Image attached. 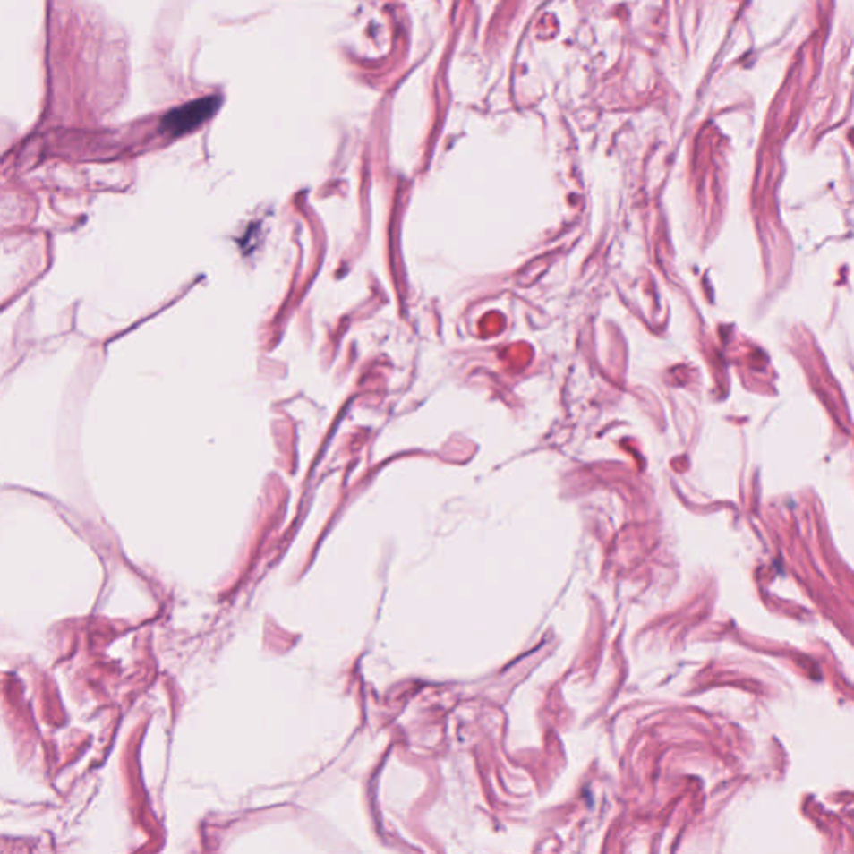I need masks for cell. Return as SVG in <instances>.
<instances>
[{"instance_id": "1", "label": "cell", "mask_w": 854, "mask_h": 854, "mask_svg": "<svg viewBox=\"0 0 854 854\" xmlns=\"http://www.w3.org/2000/svg\"><path fill=\"white\" fill-rule=\"evenodd\" d=\"M220 104H222V98L219 96H208V98H196L183 104L175 109L169 110L162 117L160 131L175 137L187 134L209 121L219 110Z\"/></svg>"}]
</instances>
